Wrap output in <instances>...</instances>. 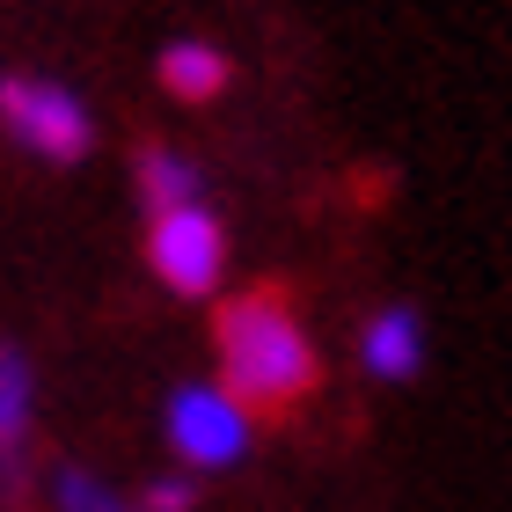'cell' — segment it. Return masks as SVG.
Returning a JSON list of instances; mask_svg holds the SVG:
<instances>
[{"label": "cell", "mask_w": 512, "mask_h": 512, "mask_svg": "<svg viewBox=\"0 0 512 512\" xmlns=\"http://www.w3.org/2000/svg\"><path fill=\"white\" fill-rule=\"evenodd\" d=\"M169 447L191 476H213V469H242L249 461V439H256V417L227 395L220 381H183L169 395Z\"/></svg>", "instance_id": "3"}, {"label": "cell", "mask_w": 512, "mask_h": 512, "mask_svg": "<svg viewBox=\"0 0 512 512\" xmlns=\"http://www.w3.org/2000/svg\"><path fill=\"white\" fill-rule=\"evenodd\" d=\"M147 264L176 300H213L227 278V227L205 198L176 205V213L147 220Z\"/></svg>", "instance_id": "4"}, {"label": "cell", "mask_w": 512, "mask_h": 512, "mask_svg": "<svg viewBox=\"0 0 512 512\" xmlns=\"http://www.w3.org/2000/svg\"><path fill=\"white\" fill-rule=\"evenodd\" d=\"M191 505H198L191 476H154L147 491H139V512H191Z\"/></svg>", "instance_id": "10"}, {"label": "cell", "mask_w": 512, "mask_h": 512, "mask_svg": "<svg viewBox=\"0 0 512 512\" xmlns=\"http://www.w3.org/2000/svg\"><path fill=\"white\" fill-rule=\"evenodd\" d=\"M30 432H37V374L22 344H0V505L30 491Z\"/></svg>", "instance_id": "5"}, {"label": "cell", "mask_w": 512, "mask_h": 512, "mask_svg": "<svg viewBox=\"0 0 512 512\" xmlns=\"http://www.w3.org/2000/svg\"><path fill=\"white\" fill-rule=\"evenodd\" d=\"M132 183H139L147 220H161V213H176V205L198 198V169H191L176 147H139V154H132Z\"/></svg>", "instance_id": "8"}, {"label": "cell", "mask_w": 512, "mask_h": 512, "mask_svg": "<svg viewBox=\"0 0 512 512\" xmlns=\"http://www.w3.org/2000/svg\"><path fill=\"white\" fill-rule=\"evenodd\" d=\"M0 132H8L15 147H30L37 161H52V169H74V161H88V147H96L88 103L74 88L37 81V74H0Z\"/></svg>", "instance_id": "2"}, {"label": "cell", "mask_w": 512, "mask_h": 512, "mask_svg": "<svg viewBox=\"0 0 512 512\" xmlns=\"http://www.w3.org/2000/svg\"><path fill=\"white\" fill-rule=\"evenodd\" d=\"M44 491H52V512H139V498H118L96 469H81V461H59Z\"/></svg>", "instance_id": "9"}, {"label": "cell", "mask_w": 512, "mask_h": 512, "mask_svg": "<svg viewBox=\"0 0 512 512\" xmlns=\"http://www.w3.org/2000/svg\"><path fill=\"white\" fill-rule=\"evenodd\" d=\"M227 81H235V66H227V52H213V44L183 37L161 52V88H169L176 103H220Z\"/></svg>", "instance_id": "7"}, {"label": "cell", "mask_w": 512, "mask_h": 512, "mask_svg": "<svg viewBox=\"0 0 512 512\" xmlns=\"http://www.w3.org/2000/svg\"><path fill=\"white\" fill-rule=\"evenodd\" d=\"M359 366H366L374 381H410L417 366H425V315L403 308V300L381 308V315L359 330Z\"/></svg>", "instance_id": "6"}, {"label": "cell", "mask_w": 512, "mask_h": 512, "mask_svg": "<svg viewBox=\"0 0 512 512\" xmlns=\"http://www.w3.org/2000/svg\"><path fill=\"white\" fill-rule=\"evenodd\" d=\"M213 352H220V388L264 425V417H293L322 388L315 337L300 330L286 286H242L235 300L213 308Z\"/></svg>", "instance_id": "1"}]
</instances>
